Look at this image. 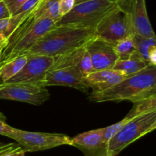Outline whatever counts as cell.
Returning <instances> with one entry per match:
<instances>
[{
  "label": "cell",
  "mask_w": 156,
  "mask_h": 156,
  "mask_svg": "<svg viewBox=\"0 0 156 156\" xmlns=\"http://www.w3.org/2000/svg\"><path fill=\"white\" fill-rule=\"evenodd\" d=\"M94 36L95 28L56 24L24 54L59 56L85 46Z\"/></svg>",
  "instance_id": "1"
},
{
  "label": "cell",
  "mask_w": 156,
  "mask_h": 156,
  "mask_svg": "<svg viewBox=\"0 0 156 156\" xmlns=\"http://www.w3.org/2000/svg\"><path fill=\"white\" fill-rule=\"evenodd\" d=\"M153 96H156V65H149L135 74L126 76L108 90L91 92L88 99L94 102L123 100L135 102Z\"/></svg>",
  "instance_id": "2"
},
{
  "label": "cell",
  "mask_w": 156,
  "mask_h": 156,
  "mask_svg": "<svg viewBox=\"0 0 156 156\" xmlns=\"http://www.w3.org/2000/svg\"><path fill=\"white\" fill-rule=\"evenodd\" d=\"M156 128V110L143 113L125 124L107 145V156H117L124 148Z\"/></svg>",
  "instance_id": "3"
},
{
  "label": "cell",
  "mask_w": 156,
  "mask_h": 156,
  "mask_svg": "<svg viewBox=\"0 0 156 156\" xmlns=\"http://www.w3.org/2000/svg\"><path fill=\"white\" fill-rule=\"evenodd\" d=\"M56 24L48 18H40L24 30L8 40V44L1 54V63L4 64L15 57L22 55L34 45L47 32Z\"/></svg>",
  "instance_id": "4"
},
{
  "label": "cell",
  "mask_w": 156,
  "mask_h": 156,
  "mask_svg": "<svg viewBox=\"0 0 156 156\" xmlns=\"http://www.w3.org/2000/svg\"><path fill=\"white\" fill-rule=\"evenodd\" d=\"M117 7V3L109 0H85L75 4L56 24L95 28L105 15Z\"/></svg>",
  "instance_id": "5"
},
{
  "label": "cell",
  "mask_w": 156,
  "mask_h": 156,
  "mask_svg": "<svg viewBox=\"0 0 156 156\" xmlns=\"http://www.w3.org/2000/svg\"><path fill=\"white\" fill-rule=\"evenodd\" d=\"M9 138L14 139L25 153L44 151L61 145H72L71 138L65 134L24 131L14 127Z\"/></svg>",
  "instance_id": "6"
},
{
  "label": "cell",
  "mask_w": 156,
  "mask_h": 156,
  "mask_svg": "<svg viewBox=\"0 0 156 156\" xmlns=\"http://www.w3.org/2000/svg\"><path fill=\"white\" fill-rule=\"evenodd\" d=\"M47 87L30 83H0V99L19 101L39 106L47 101Z\"/></svg>",
  "instance_id": "7"
},
{
  "label": "cell",
  "mask_w": 156,
  "mask_h": 156,
  "mask_svg": "<svg viewBox=\"0 0 156 156\" xmlns=\"http://www.w3.org/2000/svg\"><path fill=\"white\" fill-rule=\"evenodd\" d=\"M117 6L126 14L131 35L155 37L148 16L146 0H121Z\"/></svg>",
  "instance_id": "8"
},
{
  "label": "cell",
  "mask_w": 156,
  "mask_h": 156,
  "mask_svg": "<svg viewBox=\"0 0 156 156\" xmlns=\"http://www.w3.org/2000/svg\"><path fill=\"white\" fill-rule=\"evenodd\" d=\"M129 35L126 15L118 6L105 15L95 26V36L114 45Z\"/></svg>",
  "instance_id": "9"
},
{
  "label": "cell",
  "mask_w": 156,
  "mask_h": 156,
  "mask_svg": "<svg viewBox=\"0 0 156 156\" xmlns=\"http://www.w3.org/2000/svg\"><path fill=\"white\" fill-rule=\"evenodd\" d=\"M27 61L15 76L6 82L30 83L41 85V81L54 64V57L40 54H26Z\"/></svg>",
  "instance_id": "10"
},
{
  "label": "cell",
  "mask_w": 156,
  "mask_h": 156,
  "mask_svg": "<svg viewBox=\"0 0 156 156\" xmlns=\"http://www.w3.org/2000/svg\"><path fill=\"white\" fill-rule=\"evenodd\" d=\"M91 58L94 71L112 69L118 60L114 44L94 36L85 45Z\"/></svg>",
  "instance_id": "11"
},
{
  "label": "cell",
  "mask_w": 156,
  "mask_h": 156,
  "mask_svg": "<svg viewBox=\"0 0 156 156\" xmlns=\"http://www.w3.org/2000/svg\"><path fill=\"white\" fill-rule=\"evenodd\" d=\"M41 86L44 87L49 86H63L77 89L84 93H87L88 90L84 80V76L78 69L74 67L50 70L41 81Z\"/></svg>",
  "instance_id": "12"
},
{
  "label": "cell",
  "mask_w": 156,
  "mask_h": 156,
  "mask_svg": "<svg viewBox=\"0 0 156 156\" xmlns=\"http://www.w3.org/2000/svg\"><path fill=\"white\" fill-rule=\"evenodd\" d=\"M105 128L90 130L71 138L72 145L80 149L85 156H107V145L104 140Z\"/></svg>",
  "instance_id": "13"
},
{
  "label": "cell",
  "mask_w": 156,
  "mask_h": 156,
  "mask_svg": "<svg viewBox=\"0 0 156 156\" xmlns=\"http://www.w3.org/2000/svg\"><path fill=\"white\" fill-rule=\"evenodd\" d=\"M64 67H74L78 69L84 77L94 71L91 58L85 46L54 57V64L51 70Z\"/></svg>",
  "instance_id": "14"
},
{
  "label": "cell",
  "mask_w": 156,
  "mask_h": 156,
  "mask_svg": "<svg viewBox=\"0 0 156 156\" xmlns=\"http://www.w3.org/2000/svg\"><path fill=\"white\" fill-rule=\"evenodd\" d=\"M126 76L119 70L105 69L91 72L84 77V80L88 88L92 90V93H99L117 84Z\"/></svg>",
  "instance_id": "15"
},
{
  "label": "cell",
  "mask_w": 156,
  "mask_h": 156,
  "mask_svg": "<svg viewBox=\"0 0 156 156\" xmlns=\"http://www.w3.org/2000/svg\"><path fill=\"white\" fill-rule=\"evenodd\" d=\"M152 110H156V96L133 102V109L122 120L108 127H105V132H104L105 142L108 144L112 136H114L128 122L143 113H148Z\"/></svg>",
  "instance_id": "16"
},
{
  "label": "cell",
  "mask_w": 156,
  "mask_h": 156,
  "mask_svg": "<svg viewBox=\"0 0 156 156\" xmlns=\"http://www.w3.org/2000/svg\"><path fill=\"white\" fill-rule=\"evenodd\" d=\"M136 53L151 65H156V39L155 37L146 38L139 35H133Z\"/></svg>",
  "instance_id": "17"
},
{
  "label": "cell",
  "mask_w": 156,
  "mask_h": 156,
  "mask_svg": "<svg viewBox=\"0 0 156 156\" xmlns=\"http://www.w3.org/2000/svg\"><path fill=\"white\" fill-rule=\"evenodd\" d=\"M151 64H147L136 52L133 55L126 59H118L112 69L121 71L126 76L135 74Z\"/></svg>",
  "instance_id": "18"
},
{
  "label": "cell",
  "mask_w": 156,
  "mask_h": 156,
  "mask_svg": "<svg viewBox=\"0 0 156 156\" xmlns=\"http://www.w3.org/2000/svg\"><path fill=\"white\" fill-rule=\"evenodd\" d=\"M60 0H43L37 6L32 9V14L36 19L48 18L54 20L56 23L60 20Z\"/></svg>",
  "instance_id": "19"
},
{
  "label": "cell",
  "mask_w": 156,
  "mask_h": 156,
  "mask_svg": "<svg viewBox=\"0 0 156 156\" xmlns=\"http://www.w3.org/2000/svg\"><path fill=\"white\" fill-rule=\"evenodd\" d=\"M27 61L26 54L19 55L5 63L0 67V83L9 80L17 74L24 67Z\"/></svg>",
  "instance_id": "20"
},
{
  "label": "cell",
  "mask_w": 156,
  "mask_h": 156,
  "mask_svg": "<svg viewBox=\"0 0 156 156\" xmlns=\"http://www.w3.org/2000/svg\"><path fill=\"white\" fill-rule=\"evenodd\" d=\"M29 12L30 11L18 14V15H12L9 18L0 19V35L9 40L12 33L19 26V24L27 16Z\"/></svg>",
  "instance_id": "21"
},
{
  "label": "cell",
  "mask_w": 156,
  "mask_h": 156,
  "mask_svg": "<svg viewBox=\"0 0 156 156\" xmlns=\"http://www.w3.org/2000/svg\"><path fill=\"white\" fill-rule=\"evenodd\" d=\"M118 59H126L136 52L135 41L133 35H129L117 41L114 45Z\"/></svg>",
  "instance_id": "22"
},
{
  "label": "cell",
  "mask_w": 156,
  "mask_h": 156,
  "mask_svg": "<svg viewBox=\"0 0 156 156\" xmlns=\"http://www.w3.org/2000/svg\"><path fill=\"white\" fill-rule=\"evenodd\" d=\"M0 156H25V152L17 142L0 143Z\"/></svg>",
  "instance_id": "23"
},
{
  "label": "cell",
  "mask_w": 156,
  "mask_h": 156,
  "mask_svg": "<svg viewBox=\"0 0 156 156\" xmlns=\"http://www.w3.org/2000/svg\"><path fill=\"white\" fill-rule=\"evenodd\" d=\"M7 6L11 15H13L27 0H2Z\"/></svg>",
  "instance_id": "24"
},
{
  "label": "cell",
  "mask_w": 156,
  "mask_h": 156,
  "mask_svg": "<svg viewBox=\"0 0 156 156\" xmlns=\"http://www.w3.org/2000/svg\"><path fill=\"white\" fill-rule=\"evenodd\" d=\"M76 0H60L59 1V9H60L61 16L66 15L74 7ZM61 17V18H62Z\"/></svg>",
  "instance_id": "25"
},
{
  "label": "cell",
  "mask_w": 156,
  "mask_h": 156,
  "mask_svg": "<svg viewBox=\"0 0 156 156\" xmlns=\"http://www.w3.org/2000/svg\"><path fill=\"white\" fill-rule=\"evenodd\" d=\"M13 127L10 126L6 123V119L4 115L0 112V135L9 137L12 132Z\"/></svg>",
  "instance_id": "26"
},
{
  "label": "cell",
  "mask_w": 156,
  "mask_h": 156,
  "mask_svg": "<svg viewBox=\"0 0 156 156\" xmlns=\"http://www.w3.org/2000/svg\"><path fill=\"white\" fill-rule=\"evenodd\" d=\"M11 16H12V15L8 9L7 6H5L2 0H0V19L7 18Z\"/></svg>",
  "instance_id": "27"
},
{
  "label": "cell",
  "mask_w": 156,
  "mask_h": 156,
  "mask_svg": "<svg viewBox=\"0 0 156 156\" xmlns=\"http://www.w3.org/2000/svg\"><path fill=\"white\" fill-rule=\"evenodd\" d=\"M8 44V39L5 38V37H3L2 35H0V53L2 52V50H4L5 47H6Z\"/></svg>",
  "instance_id": "28"
},
{
  "label": "cell",
  "mask_w": 156,
  "mask_h": 156,
  "mask_svg": "<svg viewBox=\"0 0 156 156\" xmlns=\"http://www.w3.org/2000/svg\"><path fill=\"white\" fill-rule=\"evenodd\" d=\"M83 1H85V0H76V3L81 2H83ZM109 1L114 2H116L117 4V3H118L120 1H121V0H109Z\"/></svg>",
  "instance_id": "29"
},
{
  "label": "cell",
  "mask_w": 156,
  "mask_h": 156,
  "mask_svg": "<svg viewBox=\"0 0 156 156\" xmlns=\"http://www.w3.org/2000/svg\"><path fill=\"white\" fill-rule=\"evenodd\" d=\"M1 54L2 53H0V64H2V63H1Z\"/></svg>",
  "instance_id": "30"
}]
</instances>
